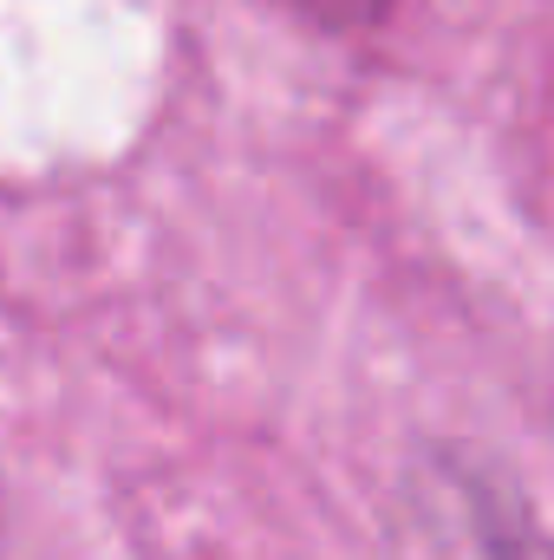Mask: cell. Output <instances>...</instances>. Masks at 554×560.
Masks as SVG:
<instances>
[{
    "label": "cell",
    "instance_id": "6da1fadb",
    "mask_svg": "<svg viewBox=\"0 0 554 560\" xmlns=\"http://www.w3.org/2000/svg\"><path fill=\"white\" fill-rule=\"evenodd\" d=\"M300 7H313V13L333 20V26H366V20L385 13V0H300Z\"/></svg>",
    "mask_w": 554,
    "mask_h": 560
}]
</instances>
